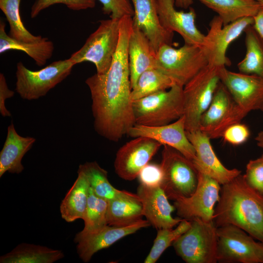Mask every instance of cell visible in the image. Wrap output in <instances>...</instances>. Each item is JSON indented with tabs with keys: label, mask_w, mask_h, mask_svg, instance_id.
I'll list each match as a JSON object with an SVG mask.
<instances>
[{
	"label": "cell",
	"mask_w": 263,
	"mask_h": 263,
	"mask_svg": "<svg viewBox=\"0 0 263 263\" xmlns=\"http://www.w3.org/2000/svg\"><path fill=\"white\" fill-rule=\"evenodd\" d=\"M244 32L246 54L237 67L240 73L263 78V38L253 25L248 26Z\"/></svg>",
	"instance_id": "cell-29"
},
{
	"label": "cell",
	"mask_w": 263,
	"mask_h": 263,
	"mask_svg": "<svg viewBox=\"0 0 263 263\" xmlns=\"http://www.w3.org/2000/svg\"><path fill=\"white\" fill-rule=\"evenodd\" d=\"M220 67L208 64L183 87L186 132L199 130L201 116L209 107L220 82Z\"/></svg>",
	"instance_id": "cell-6"
},
{
	"label": "cell",
	"mask_w": 263,
	"mask_h": 263,
	"mask_svg": "<svg viewBox=\"0 0 263 263\" xmlns=\"http://www.w3.org/2000/svg\"><path fill=\"white\" fill-rule=\"evenodd\" d=\"M243 175L247 184L263 195V161L261 157L249 161Z\"/></svg>",
	"instance_id": "cell-36"
},
{
	"label": "cell",
	"mask_w": 263,
	"mask_h": 263,
	"mask_svg": "<svg viewBox=\"0 0 263 263\" xmlns=\"http://www.w3.org/2000/svg\"><path fill=\"white\" fill-rule=\"evenodd\" d=\"M128 135L132 138L143 136L154 139L162 146L173 148L192 161L196 158L195 149L186 135L183 115L172 123L162 126L135 124Z\"/></svg>",
	"instance_id": "cell-18"
},
{
	"label": "cell",
	"mask_w": 263,
	"mask_h": 263,
	"mask_svg": "<svg viewBox=\"0 0 263 263\" xmlns=\"http://www.w3.org/2000/svg\"><path fill=\"white\" fill-rule=\"evenodd\" d=\"M102 4L104 14L111 19H120L125 16H134V10L129 0H98Z\"/></svg>",
	"instance_id": "cell-37"
},
{
	"label": "cell",
	"mask_w": 263,
	"mask_h": 263,
	"mask_svg": "<svg viewBox=\"0 0 263 263\" xmlns=\"http://www.w3.org/2000/svg\"><path fill=\"white\" fill-rule=\"evenodd\" d=\"M135 124L159 126L177 120L184 114L183 87L175 85L132 102Z\"/></svg>",
	"instance_id": "cell-3"
},
{
	"label": "cell",
	"mask_w": 263,
	"mask_h": 263,
	"mask_svg": "<svg viewBox=\"0 0 263 263\" xmlns=\"http://www.w3.org/2000/svg\"><path fill=\"white\" fill-rule=\"evenodd\" d=\"M253 23L254 17H247L223 25L220 18L215 16L210 22L204 46L208 64L217 66L229 65L230 61L226 56L228 47Z\"/></svg>",
	"instance_id": "cell-13"
},
{
	"label": "cell",
	"mask_w": 263,
	"mask_h": 263,
	"mask_svg": "<svg viewBox=\"0 0 263 263\" xmlns=\"http://www.w3.org/2000/svg\"><path fill=\"white\" fill-rule=\"evenodd\" d=\"M78 171L86 176L90 188L97 196L110 200L122 196L129 191L118 190L109 181L108 172L96 161L86 162L79 165Z\"/></svg>",
	"instance_id": "cell-30"
},
{
	"label": "cell",
	"mask_w": 263,
	"mask_h": 263,
	"mask_svg": "<svg viewBox=\"0 0 263 263\" xmlns=\"http://www.w3.org/2000/svg\"><path fill=\"white\" fill-rule=\"evenodd\" d=\"M259 2L263 7V0H255Z\"/></svg>",
	"instance_id": "cell-44"
},
{
	"label": "cell",
	"mask_w": 263,
	"mask_h": 263,
	"mask_svg": "<svg viewBox=\"0 0 263 263\" xmlns=\"http://www.w3.org/2000/svg\"><path fill=\"white\" fill-rule=\"evenodd\" d=\"M77 173V178L60 206L61 217L67 222L82 219L87 205L90 185L84 174Z\"/></svg>",
	"instance_id": "cell-26"
},
{
	"label": "cell",
	"mask_w": 263,
	"mask_h": 263,
	"mask_svg": "<svg viewBox=\"0 0 263 263\" xmlns=\"http://www.w3.org/2000/svg\"><path fill=\"white\" fill-rule=\"evenodd\" d=\"M64 257L59 250L46 246L22 243L1 256L0 263H53Z\"/></svg>",
	"instance_id": "cell-28"
},
{
	"label": "cell",
	"mask_w": 263,
	"mask_h": 263,
	"mask_svg": "<svg viewBox=\"0 0 263 263\" xmlns=\"http://www.w3.org/2000/svg\"><path fill=\"white\" fill-rule=\"evenodd\" d=\"M150 225L148 220L142 219L126 226L108 225L94 232L75 238V242L77 244L78 256L83 262L88 263L98 251L108 248L121 239Z\"/></svg>",
	"instance_id": "cell-20"
},
{
	"label": "cell",
	"mask_w": 263,
	"mask_h": 263,
	"mask_svg": "<svg viewBox=\"0 0 263 263\" xmlns=\"http://www.w3.org/2000/svg\"><path fill=\"white\" fill-rule=\"evenodd\" d=\"M190 226L189 220L183 219L173 228L157 229V235L151 249L144 260L145 263H155L163 252Z\"/></svg>",
	"instance_id": "cell-34"
},
{
	"label": "cell",
	"mask_w": 263,
	"mask_h": 263,
	"mask_svg": "<svg viewBox=\"0 0 263 263\" xmlns=\"http://www.w3.org/2000/svg\"><path fill=\"white\" fill-rule=\"evenodd\" d=\"M175 5L183 9H188L193 3V0H174Z\"/></svg>",
	"instance_id": "cell-42"
},
{
	"label": "cell",
	"mask_w": 263,
	"mask_h": 263,
	"mask_svg": "<svg viewBox=\"0 0 263 263\" xmlns=\"http://www.w3.org/2000/svg\"><path fill=\"white\" fill-rule=\"evenodd\" d=\"M56 4H63L71 10L79 11L94 7L96 0H36L31 9V18H35L41 11Z\"/></svg>",
	"instance_id": "cell-35"
},
{
	"label": "cell",
	"mask_w": 263,
	"mask_h": 263,
	"mask_svg": "<svg viewBox=\"0 0 263 263\" xmlns=\"http://www.w3.org/2000/svg\"><path fill=\"white\" fill-rule=\"evenodd\" d=\"M137 194L142 204L143 216L157 229L173 228L183 220L172 216L175 208L169 203L162 187H149L140 184Z\"/></svg>",
	"instance_id": "cell-19"
},
{
	"label": "cell",
	"mask_w": 263,
	"mask_h": 263,
	"mask_svg": "<svg viewBox=\"0 0 263 263\" xmlns=\"http://www.w3.org/2000/svg\"><path fill=\"white\" fill-rule=\"evenodd\" d=\"M120 19L100 21L97 29L88 38L83 46L69 59L77 64L91 62L96 74L103 75L109 70L117 49L119 38Z\"/></svg>",
	"instance_id": "cell-7"
},
{
	"label": "cell",
	"mask_w": 263,
	"mask_h": 263,
	"mask_svg": "<svg viewBox=\"0 0 263 263\" xmlns=\"http://www.w3.org/2000/svg\"><path fill=\"white\" fill-rule=\"evenodd\" d=\"M132 18L125 16L120 19L119 42L109 70L103 75L95 73L85 80L91 95L94 129L113 142L128 134L135 124L128 56Z\"/></svg>",
	"instance_id": "cell-1"
},
{
	"label": "cell",
	"mask_w": 263,
	"mask_h": 263,
	"mask_svg": "<svg viewBox=\"0 0 263 263\" xmlns=\"http://www.w3.org/2000/svg\"><path fill=\"white\" fill-rule=\"evenodd\" d=\"M156 58L157 69L182 87L208 64L204 47L188 43L179 48L163 44L156 53Z\"/></svg>",
	"instance_id": "cell-4"
},
{
	"label": "cell",
	"mask_w": 263,
	"mask_h": 263,
	"mask_svg": "<svg viewBox=\"0 0 263 263\" xmlns=\"http://www.w3.org/2000/svg\"><path fill=\"white\" fill-rule=\"evenodd\" d=\"M177 85L175 80L157 68L143 72L139 76L135 86L132 89V101L152 94L169 90Z\"/></svg>",
	"instance_id": "cell-31"
},
{
	"label": "cell",
	"mask_w": 263,
	"mask_h": 263,
	"mask_svg": "<svg viewBox=\"0 0 263 263\" xmlns=\"http://www.w3.org/2000/svg\"><path fill=\"white\" fill-rule=\"evenodd\" d=\"M5 24L0 22V53L11 50L24 52L34 60L38 66L45 65L53 54L54 45L52 41L46 38L31 42L17 40L8 35L5 32Z\"/></svg>",
	"instance_id": "cell-25"
},
{
	"label": "cell",
	"mask_w": 263,
	"mask_h": 263,
	"mask_svg": "<svg viewBox=\"0 0 263 263\" xmlns=\"http://www.w3.org/2000/svg\"><path fill=\"white\" fill-rule=\"evenodd\" d=\"M137 178L142 185L149 187H161L164 175L160 164L149 163L140 170Z\"/></svg>",
	"instance_id": "cell-38"
},
{
	"label": "cell",
	"mask_w": 263,
	"mask_h": 263,
	"mask_svg": "<svg viewBox=\"0 0 263 263\" xmlns=\"http://www.w3.org/2000/svg\"><path fill=\"white\" fill-rule=\"evenodd\" d=\"M253 26L263 38V7L260 9L257 14L254 17Z\"/></svg>",
	"instance_id": "cell-41"
},
{
	"label": "cell",
	"mask_w": 263,
	"mask_h": 263,
	"mask_svg": "<svg viewBox=\"0 0 263 263\" xmlns=\"http://www.w3.org/2000/svg\"><path fill=\"white\" fill-rule=\"evenodd\" d=\"M134 138L118 150L114 162L115 172L126 181L137 178L140 170L162 146L150 138L139 136Z\"/></svg>",
	"instance_id": "cell-14"
},
{
	"label": "cell",
	"mask_w": 263,
	"mask_h": 263,
	"mask_svg": "<svg viewBox=\"0 0 263 263\" xmlns=\"http://www.w3.org/2000/svg\"><path fill=\"white\" fill-rule=\"evenodd\" d=\"M197 0L216 12L223 25L244 17H254L262 7L255 0Z\"/></svg>",
	"instance_id": "cell-27"
},
{
	"label": "cell",
	"mask_w": 263,
	"mask_h": 263,
	"mask_svg": "<svg viewBox=\"0 0 263 263\" xmlns=\"http://www.w3.org/2000/svg\"><path fill=\"white\" fill-rule=\"evenodd\" d=\"M257 145L263 149V131L260 132L255 138Z\"/></svg>",
	"instance_id": "cell-43"
},
{
	"label": "cell",
	"mask_w": 263,
	"mask_h": 263,
	"mask_svg": "<svg viewBox=\"0 0 263 263\" xmlns=\"http://www.w3.org/2000/svg\"><path fill=\"white\" fill-rule=\"evenodd\" d=\"M15 94L13 91L10 90L7 84L4 75L0 74V113L3 117H10L11 114L5 106V101L12 97Z\"/></svg>",
	"instance_id": "cell-40"
},
{
	"label": "cell",
	"mask_w": 263,
	"mask_h": 263,
	"mask_svg": "<svg viewBox=\"0 0 263 263\" xmlns=\"http://www.w3.org/2000/svg\"><path fill=\"white\" fill-rule=\"evenodd\" d=\"M247 114L220 81L209 107L201 116L199 129L210 139L218 138L227 128L240 123Z\"/></svg>",
	"instance_id": "cell-11"
},
{
	"label": "cell",
	"mask_w": 263,
	"mask_h": 263,
	"mask_svg": "<svg viewBox=\"0 0 263 263\" xmlns=\"http://www.w3.org/2000/svg\"><path fill=\"white\" fill-rule=\"evenodd\" d=\"M250 136L248 128L240 123L233 124L224 132L222 137L225 142L233 145H239L245 142Z\"/></svg>",
	"instance_id": "cell-39"
},
{
	"label": "cell",
	"mask_w": 263,
	"mask_h": 263,
	"mask_svg": "<svg viewBox=\"0 0 263 263\" xmlns=\"http://www.w3.org/2000/svg\"><path fill=\"white\" fill-rule=\"evenodd\" d=\"M75 63L69 58L59 60L38 71H31L21 62L17 64L15 90L23 99L36 100L65 79Z\"/></svg>",
	"instance_id": "cell-8"
},
{
	"label": "cell",
	"mask_w": 263,
	"mask_h": 263,
	"mask_svg": "<svg viewBox=\"0 0 263 263\" xmlns=\"http://www.w3.org/2000/svg\"><path fill=\"white\" fill-rule=\"evenodd\" d=\"M190 227L172 243L176 254L187 263L217 262V227L213 221L189 220Z\"/></svg>",
	"instance_id": "cell-5"
},
{
	"label": "cell",
	"mask_w": 263,
	"mask_h": 263,
	"mask_svg": "<svg viewBox=\"0 0 263 263\" xmlns=\"http://www.w3.org/2000/svg\"><path fill=\"white\" fill-rule=\"evenodd\" d=\"M108 201L96 195L90 187L87 205L82 218L84 228L75 238L94 232L108 225Z\"/></svg>",
	"instance_id": "cell-32"
},
{
	"label": "cell",
	"mask_w": 263,
	"mask_h": 263,
	"mask_svg": "<svg viewBox=\"0 0 263 263\" xmlns=\"http://www.w3.org/2000/svg\"><path fill=\"white\" fill-rule=\"evenodd\" d=\"M21 0H0V8L8 22L9 36L20 41L31 42L40 40V36H34L24 27L19 15Z\"/></svg>",
	"instance_id": "cell-33"
},
{
	"label": "cell",
	"mask_w": 263,
	"mask_h": 263,
	"mask_svg": "<svg viewBox=\"0 0 263 263\" xmlns=\"http://www.w3.org/2000/svg\"><path fill=\"white\" fill-rule=\"evenodd\" d=\"M157 13L161 25L167 31L177 32L185 43L204 47L205 36L197 28L195 10L189 7L188 12L175 8L174 0H155Z\"/></svg>",
	"instance_id": "cell-16"
},
{
	"label": "cell",
	"mask_w": 263,
	"mask_h": 263,
	"mask_svg": "<svg viewBox=\"0 0 263 263\" xmlns=\"http://www.w3.org/2000/svg\"><path fill=\"white\" fill-rule=\"evenodd\" d=\"M142 204L137 194L128 192L122 196L108 200V225L126 226L142 219Z\"/></svg>",
	"instance_id": "cell-24"
},
{
	"label": "cell",
	"mask_w": 263,
	"mask_h": 263,
	"mask_svg": "<svg viewBox=\"0 0 263 263\" xmlns=\"http://www.w3.org/2000/svg\"><path fill=\"white\" fill-rule=\"evenodd\" d=\"M186 132L195 150L196 158L192 162L198 171L211 177L222 185L241 174V170L228 169L223 165L212 148L210 139L200 129Z\"/></svg>",
	"instance_id": "cell-17"
},
{
	"label": "cell",
	"mask_w": 263,
	"mask_h": 263,
	"mask_svg": "<svg viewBox=\"0 0 263 263\" xmlns=\"http://www.w3.org/2000/svg\"><path fill=\"white\" fill-rule=\"evenodd\" d=\"M220 81L238 106L246 113L263 112V78L254 75L236 73L220 66Z\"/></svg>",
	"instance_id": "cell-15"
},
{
	"label": "cell",
	"mask_w": 263,
	"mask_h": 263,
	"mask_svg": "<svg viewBox=\"0 0 263 263\" xmlns=\"http://www.w3.org/2000/svg\"><path fill=\"white\" fill-rule=\"evenodd\" d=\"M128 56L132 89L143 72L157 68L156 52L145 34L133 23L129 40Z\"/></svg>",
	"instance_id": "cell-22"
},
{
	"label": "cell",
	"mask_w": 263,
	"mask_h": 263,
	"mask_svg": "<svg viewBox=\"0 0 263 263\" xmlns=\"http://www.w3.org/2000/svg\"><path fill=\"white\" fill-rule=\"evenodd\" d=\"M261 157L262 158V159H263V155H262V156Z\"/></svg>",
	"instance_id": "cell-45"
},
{
	"label": "cell",
	"mask_w": 263,
	"mask_h": 263,
	"mask_svg": "<svg viewBox=\"0 0 263 263\" xmlns=\"http://www.w3.org/2000/svg\"><path fill=\"white\" fill-rule=\"evenodd\" d=\"M133 6V25L145 34L157 53L163 44H172L173 33L161 25L155 0H131Z\"/></svg>",
	"instance_id": "cell-21"
},
{
	"label": "cell",
	"mask_w": 263,
	"mask_h": 263,
	"mask_svg": "<svg viewBox=\"0 0 263 263\" xmlns=\"http://www.w3.org/2000/svg\"><path fill=\"white\" fill-rule=\"evenodd\" d=\"M162 167L164 179L162 188L169 199L189 197L195 191L198 171L192 161L167 145L163 146Z\"/></svg>",
	"instance_id": "cell-9"
},
{
	"label": "cell",
	"mask_w": 263,
	"mask_h": 263,
	"mask_svg": "<svg viewBox=\"0 0 263 263\" xmlns=\"http://www.w3.org/2000/svg\"><path fill=\"white\" fill-rule=\"evenodd\" d=\"M36 140L32 137L20 136L13 123L8 127L6 140L0 152V177L6 172L18 174L22 171V159Z\"/></svg>",
	"instance_id": "cell-23"
},
{
	"label": "cell",
	"mask_w": 263,
	"mask_h": 263,
	"mask_svg": "<svg viewBox=\"0 0 263 263\" xmlns=\"http://www.w3.org/2000/svg\"><path fill=\"white\" fill-rule=\"evenodd\" d=\"M217 238L218 262L263 263V243L242 229L231 225L218 227Z\"/></svg>",
	"instance_id": "cell-10"
},
{
	"label": "cell",
	"mask_w": 263,
	"mask_h": 263,
	"mask_svg": "<svg viewBox=\"0 0 263 263\" xmlns=\"http://www.w3.org/2000/svg\"><path fill=\"white\" fill-rule=\"evenodd\" d=\"M213 221L217 227L236 226L263 243V195L239 175L222 185Z\"/></svg>",
	"instance_id": "cell-2"
},
{
	"label": "cell",
	"mask_w": 263,
	"mask_h": 263,
	"mask_svg": "<svg viewBox=\"0 0 263 263\" xmlns=\"http://www.w3.org/2000/svg\"><path fill=\"white\" fill-rule=\"evenodd\" d=\"M221 188L217 181L198 171V184L194 193L189 197H177L173 200L177 215L187 220L199 218L205 221H213Z\"/></svg>",
	"instance_id": "cell-12"
}]
</instances>
